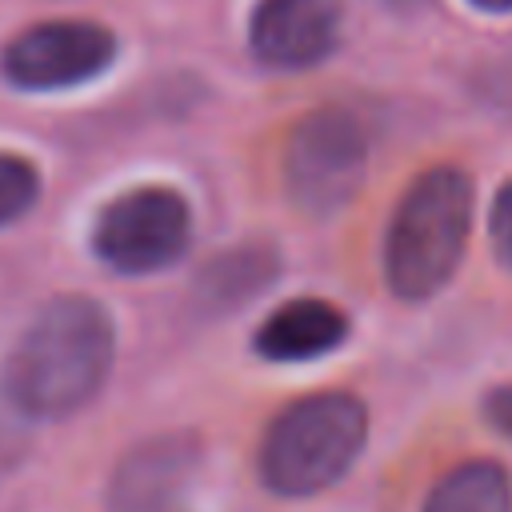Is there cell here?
<instances>
[{
    "label": "cell",
    "instance_id": "obj_6",
    "mask_svg": "<svg viewBox=\"0 0 512 512\" xmlns=\"http://www.w3.org/2000/svg\"><path fill=\"white\" fill-rule=\"evenodd\" d=\"M192 236V216L180 192L148 184V188H128L112 204H104L96 228H92V248L96 256L124 272V276H144L168 268Z\"/></svg>",
    "mask_w": 512,
    "mask_h": 512
},
{
    "label": "cell",
    "instance_id": "obj_7",
    "mask_svg": "<svg viewBox=\"0 0 512 512\" xmlns=\"http://www.w3.org/2000/svg\"><path fill=\"white\" fill-rule=\"evenodd\" d=\"M348 0H256L248 12V52L272 72L324 64L344 36Z\"/></svg>",
    "mask_w": 512,
    "mask_h": 512
},
{
    "label": "cell",
    "instance_id": "obj_9",
    "mask_svg": "<svg viewBox=\"0 0 512 512\" xmlns=\"http://www.w3.org/2000/svg\"><path fill=\"white\" fill-rule=\"evenodd\" d=\"M348 336V316L328 300H288L256 328V352L264 360L296 364L332 352Z\"/></svg>",
    "mask_w": 512,
    "mask_h": 512
},
{
    "label": "cell",
    "instance_id": "obj_5",
    "mask_svg": "<svg viewBox=\"0 0 512 512\" xmlns=\"http://www.w3.org/2000/svg\"><path fill=\"white\" fill-rule=\"evenodd\" d=\"M120 56V40L100 20L56 16L20 28L0 48V76L20 92H64L92 84Z\"/></svg>",
    "mask_w": 512,
    "mask_h": 512
},
{
    "label": "cell",
    "instance_id": "obj_16",
    "mask_svg": "<svg viewBox=\"0 0 512 512\" xmlns=\"http://www.w3.org/2000/svg\"><path fill=\"white\" fill-rule=\"evenodd\" d=\"M156 512H180V508H176V504H168V508H156Z\"/></svg>",
    "mask_w": 512,
    "mask_h": 512
},
{
    "label": "cell",
    "instance_id": "obj_8",
    "mask_svg": "<svg viewBox=\"0 0 512 512\" xmlns=\"http://www.w3.org/2000/svg\"><path fill=\"white\" fill-rule=\"evenodd\" d=\"M196 464V448L180 436L148 440L128 452L112 476V512H156L176 504L188 472Z\"/></svg>",
    "mask_w": 512,
    "mask_h": 512
},
{
    "label": "cell",
    "instance_id": "obj_2",
    "mask_svg": "<svg viewBox=\"0 0 512 512\" xmlns=\"http://www.w3.org/2000/svg\"><path fill=\"white\" fill-rule=\"evenodd\" d=\"M472 224V180L456 164L420 172L388 224L384 272L388 288L404 300H424L456 272Z\"/></svg>",
    "mask_w": 512,
    "mask_h": 512
},
{
    "label": "cell",
    "instance_id": "obj_15",
    "mask_svg": "<svg viewBox=\"0 0 512 512\" xmlns=\"http://www.w3.org/2000/svg\"><path fill=\"white\" fill-rule=\"evenodd\" d=\"M392 8H416V4H424V0H388Z\"/></svg>",
    "mask_w": 512,
    "mask_h": 512
},
{
    "label": "cell",
    "instance_id": "obj_10",
    "mask_svg": "<svg viewBox=\"0 0 512 512\" xmlns=\"http://www.w3.org/2000/svg\"><path fill=\"white\" fill-rule=\"evenodd\" d=\"M424 512H512L508 472L496 460H468L428 492Z\"/></svg>",
    "mask_w": 512,
    "mask_h": 512
},
{
    "label": "cell",
    "instance_id": "obj_13",
    "mask_svg": "<svg viewBox=\"0 0 512 512\" xmlns=\"http://www.w3.org/2000/svg\"><path fill=\"white\" fill-rule=\"evenodd\" d=\"M484 416L504 440H512V384H500L484 396Z\"/></svg>",
    "mask_w": 512,
    "mask_h": 512
},
{
    "label": "cell",
    "instance_id": "obj_11",
    "mask_svg": "<svg viewBox=\"0 0 512 512\" xmlns=\"http://www.w3.org/2000/svg\"><path fill=\"white\" fill-rule=\"evenodd\" d=\"M40 196V172L16 152H0V228L16 224Z\"/></svg>",
    "mask_w": 512,
    "mask_h": 512
},
{
    "label": "cell",
    "instance_id": "obj_14",
    "mask_svg": "<svg viewBox=\"0 0 512 512\" xmlns=\"http://www.w3.org/2000/svg\"><path fill=\"white\" fill-rule=\"evenodd\" d=\"M464 4L484 16H512V0H464Z\"/></svg>",
    "mask_w": 512,
    "mask_h": 512
},
{
    "label": "cell",
    "instance_id": "obj_12",
    "mask_svg": "<svg viewBox=\"0 0 512 512\" xmlns=\"http://www.w3.org/2000/svg\"><path fill=\"white\" fill-rule=\"evenodd\" d=\"M492 244L512 264V180L496 192V204H492Z\"/></svg>",
    "mask_w": 512,
    "mask_h": 512
},
{
    "label": "cell",
    "instance_id": "obj_3",
    "mask_svg": "<svg viewBox=\"0 0 512 512\" xmlns=\"http://www.w3.org/2000/svg\"><path fill=\"white\" fill-rule=\"evenodd\" d=\"M368 412L348 392H316L288 404L264 432L260 476L280 496H312L336 484L364 448Z\"/></svg>",
    "mask_w": 512,
    "mask_h": 512
},
{
    "label": "cell",
    "instance_id": "obj_1",
    "mask_svg": "<svg viewBox=\"0 0 512 512\" xmlns=\"http://www.w3.org/2000/svg\"><path fill=\"white\" fill-rule=\"evenodd\" d=\"M112 320L88 296H56L16 340L4 388L24 416H68L88 404L112 368Z\"/></svg>",
    "mask_w": 512,
    "mask_h": 512
},
{
    "label": "cell",
    "instance_id": "obj_4",
    "mask_svg": "<svg viewBox=\"0 0 512 512\" xmlns=\"http://www.w3.org/2000/svg\"><path fill=\"white\" fill-rule=\"evenodd\" d=\"M368 168V128L348 108H316L296 120L284 148V184L300 212L332 216L344 208Z\"/></svg>",
    "mask_w": 512,
    "mask_h": 512
}]
</instances>
